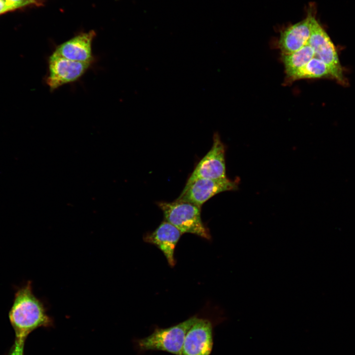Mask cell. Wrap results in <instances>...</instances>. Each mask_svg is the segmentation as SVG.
Wrapping results in <instances>:
<instances>
[{
	"instance_id": "cell-9",
	"label": "cell",
	"mask_w": 355,
	"mask_h": 355,
	"mask_svg": "<svg viewBox=\"0 0 355 355\" xmlns=\"http://www.w3.org/2000/svg\"><path fill=\"white\" fill-rule=\"evenodd\" d=\"M315 15L309 11L306 18L292 25L281 33L278 44L282 54L295 52L308 42L311 35L312 20Z\"/></svg>"
},
{
	"instance_id": "cell-6",
	"label": "cell",
	"mask_w": 355,
	"mask_h": 355,
	"mask_svg": "<svg viewBox=\"0 0 355 355\" xmlns=\"http://www.w3.org/2000/svg\"><path fill=\"white\" fill-rule=\"evenodd\" d=\"M238 178L219 179L199 178L184 188L177 200L187 202L197 206H202L213 196L222 192L238 189Z\"/></svg>"
},
{
	"instance_id": "cell-13",
	"label": "cell",
	"mask_w": 355,
	"mask_h": 355,
	"mask_svg": "<svg viewBox=\"0 0 355 355\" xmlns=\"http://www.w3.org/2000/svg\"><path fill=\"white\" fill-rule=\"evenodd\" d=\"M328 75L330 74L326 65L318 58L314 57L288 78L292 80H295L320 78Z\"/></svg>"
},
{
	"instance_id": "cell-10",
	"label": "cell",
	"mask_w": 355,
	"mask_h": 355,
	"mask_svg": "<svg viewBox=\"0 0 355 355\" xmlns=\"http://www.w3.org/2000/svg\"><path fill=\"white\" fill-rule=\"evenodd\" d=\"M95 35L94 31L81 33L58 45L53 53L72 61L92 63V43Z\"/></svg>"
},
{
	"instance_id": "cell-15",
	"label": "cell",
	"mask_w": 355,
	"mask_h": 355,
	"mask_svg": "<svg viewBox=\"0 0 355 355\" xmlns=\"http://www.w3.org/2000/svg\"><path fill=\"white\" fill-rule=\"evenodd\" d=\"M25 339L16 338L8 355H23Z\"/></svg>"
},
{
	"instance_id": "cell-2",
	"label": "cell",
	"mask_w": 355,
	"mask_h": 355,
	"mask_svg": "<svg viewBox=\"0 0 355 355\" xmlns=\"http://www.w3.org/2000/svg\"><path fill=\"white\" fill-rule=\"evenodd\" d=\"M156 204L163 212L165 220L182 233H191L211 239L210 231L202 220L201 207L177 199L171 202L162 201Z\"/></svg>"
},
{
	"instance_id": "cell-8",
	"label": "cell",
	"mask_w": 355,
	"mask_h": 355,
	"mask_svg": "<svg viewBox=\"0 0 355 355\" xmlns=\"http://www.w3.org/2000/svg\"><path fill=\"white\" fill-rule=\"evenodd\" d=\"M213 339L212 322L199 318L186 334L181 355H210Z\"/></svg>"
},
{
	"instance_id": "cell-3",
	"label": "cell",
	"mask_w": 355,
	"mask_h": 355,
	"mask_svg": "<svg viewBox=\"0 0 355 355\" xmlns=\"http://www.w3.org/2000/svg\"><path fill=\"white\" fill-rule=\"evenodd\" d=\"M199 318L193 316L167 328H156L149 335L137 340L141 351H158L181 355L186 334Z\"/></svg>"
},
{
	"instance_id": "cell-7",
	"label": "cell",
	"mask_w": 355,
	"mask_h": 355,
	"mask_svg": "<svg viewBox=\"0 0 355 355\" xmlns=\"http://www.w3.org/2000/svg\"><path fill=\"white\" fill-rule=\"evenodd\" d=\"M91 64L72 61L53 53L48 59L46 83L52 91L64 84L74 82L85 73Z\"/></svg>"
},
{
	"instance_id": "cell-17",
	"label": "cell",
	"mask_w": 355,
	"mask_h": 355,
	"mask_svg": "<svg viewBox=\"0 0 355 355\" xmlns=\"http://www.w3.org/2000/svg\"><path fill=\"white\" fill-rule=\"evenodd\" d=\"M31 0L33 1L36 4H37L36 0Z\"/></svg>"
},
{
	"instance_id": "cell-14",
	"label": "cell",
	"mask_w": 355,
	"mask_h": 355,
	"mask_svg": "<svg viewBox=\"0 0 355 355\" xmlns=\"http://www.w3.org/2000/svg\"><path fill=\"white\" fill-rule=\"evenodd\" d=\"M12 11L23 8L30 4H36L31 0H4Z\"/></svg>"
},
{
	"instance_id": "cell-4",
	"label": "cell",
	"mask_w": 355,
	"mask_h": 355,
	"mask_svg": "<svg viewBox=\"0 0 355 355\" xmlns=\"http://www.w3.org/2000/svg\"><path fill=\"white\" fill-rule=\"evenodd\" d=\"M308 44L313 48L315 56L328 67L330 75L340 83H346L343 68L335 47L315 16L312 20L311 35Z\"/></svg>"
},
{
	"instance_id": "cell-12",
	"label": "cell",
	"mask_w": 355,
	"mask_h": 355,
	"mask_svg": "<svg viewBox=\"0 0 355 355\" xmlns=\"http://www.w3.org/2000/svg\"><path fill=\"white\" fill-rule=\"evenodd\" d=\"M314 57V51L308 43L295 52L282 54V60L288 77L305 66Z\"/></svg>"
},
{
	"instance_id": "cell-16",
	"label": "cell",
	"mask_w": 355,
	"mask_h": 355,
	"mask_svg": "<svg viewBox=\"0 0 355 355\" xmlns=\"http://www.w3.org/2000/svg\"><path fill=\"white\" fill-rule=\"evenodd\" d=\"M12 11L4 0H0V15Z\"/></svg>"
},
{
	"instance_id": "cell-1",
	"label": "cell",
	"mask_w": 355,
	"mask_h": 355,
	"mask_svg": "<svg viewBox=\"0 0 355 355\" xmlns=\"http://www.w3.org/2000/svg\"><path fill=\"white\" fill-rule=\"evenodd\" d=\"M8 317L16 338L26 339L34 330L51 324L43 303L33 293L31 281L16 288Z\"/></svg>"
},
{
	"instance_id": "cell-5",
	"label": "cell",
	"mask_w": 355,
	"mask_h": 355,
	"mask_svg": "<svg viewBox=\"0 0 355 355\" xmlns=\"http://www.w3.org/2000/svg\"><path fill=\"white\" fill-rule=\"evenodd\" d=\"M211 148L199 161L188 178L184 188L199 178L219 179L227 178L225 146L217 132L213 135Z\"/></svg>"
},
{
	"instance_id": "cell-11",
	"label": "cell",
	"mask_w": 355,
	"mask_h": 355,
	"mask_svg": "<svg viewBox=\"0 0 355 355\" xmlns=\"http://www.w3.org/2000/svg\"><path fill=\"white\" fill-rule=\"evenodd\" d=\"M182 234L175 226L164 220L154 231L146 234L144 240L156 246L164 254L169 264L173 267L176 263L175 248Z\"/></svg>"
}]
</instances>
